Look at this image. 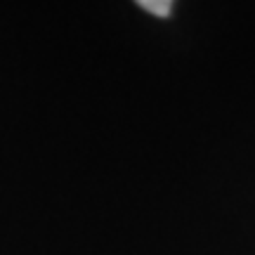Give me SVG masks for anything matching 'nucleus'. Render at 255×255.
Segmentation results:
<instances>
[{"label": "nucleus", "instance_id": "nucleus-1", "mask_svg": "<svg viewBox=\"0 0 255 255\" xmlns=\"http://www.w3.org/2000/svg\"><path fill=\"white\" fill-rule=\"evenodd\" d=\"M139 7L156 14V17H168L173 12V2H168V0H142Z\"/></svg>", "mask_w": 255, "mask_h": 255}]
</instances>
